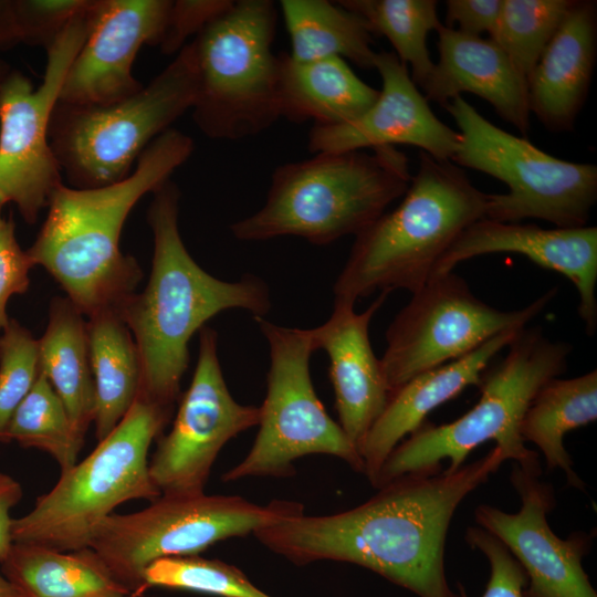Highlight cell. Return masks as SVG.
Instances as JSON below:
<instances>
[{
	"mask_svg": "<svg viewBox=\"0 0 597 597\" xmlns=\"http://www.w3.org/2000/svg\"><path fill=\"white\" fill-rule=\"evenodd\" d=\"M505 460L495 446L452 473L405 474L350 510L305 515L301 507L254 535L265 547L296 565L352 563L418 597H459L451 590L444 569L452 516Z\"/></svg>",
	"mask_w": 597,
	"mask_h": 597,
	"instance_id": "obj_1",
	"label": "cell"
},
{
	"mask_svg": "<svg viewBox=\"0 0 597 597\" xmlns=\"http://www.w3.org/2000/svg\"><path fill=\"white\" fill-rule=\"evenodd\" d=\"M180 192L169 179L153 192L147 221L153 232L151 272L145 290L117 307L140 359L137 397L174 409L188 368V343L219 313L241 308L263 317L271 308L266 283L245 274L228 282L205 271L188 252L178 227Z\"/></svg>",
	"mask_w": 597,
	"mask_h": 597,
	"instance_id": "obj_2",
	"label": "cell"
},
{
	"mask_svg": "<svg viewBox=\"0 0 597 597\" xmlns=\"http://www.w3.org/2000/svg\"><path fill=\"white\" fill-rule=\"evenodd\" d=\"M193 148L190 136L171 127L146 147L125 179L90 189L62 184L52 193L46 218L27 252L83 315L116 308L135 293L142 270L121 251L125 220L145 195L170 179Z\"/></svg>",
	"mask_w": 597,
	"mask_h": 597,
	"instance_id": "obj_3",
	"label": "cell"
},
{
	"mask_svg": "<svg viewBox=\"0 0 597 597\" xmlns=\"http://www.w3.org/2000/svg\"><path fill=\"white\" fill-rule=\"evenodd\" d=\"M402 197L355 237L333 286L334 302L354 305L376 291H418L459 235L485 217L488 203V193L458 165L423 151Z\"/></svg>",
	"mask_w": 597,
	"mask_h": 597,
	"instance_id": "obj_4",
	"label": "cell"
},
{
	"mask_svg": "<svg viewBox=\"0 0 597 597\" xmlns=\"http://www.w3.org/2000/svg\"><path fill=\"white\" fill-rule=\"evenodd\" d=\"M411 178L406 154L395 146L317 153L279 166L263 207L230 230L241 241L294 235L326 245L364 231L406 193Z\"/></svg>",
	"mask_w": 597,
	"mask_h": 597,
	"instance_id": "obj_5",
	"label": "cell"
},
{
	"mask_svg": "<svg viewBox=\"0 0 597 597\" xmlns=\"http://www.w3.org/2000/svg\"><path fill=\"white\" fill-rule=\"evenodd\" d=\"M507 347L504 359L482 375L481 396L473 408L449 423H423L399 442L381 465L374 488L409 473L441 471L443 459L450 461L444 472L452 473L489 440L519 465L538 461V454L528 450L521 437V421L541 386L566 370L572 346L533 327L520 331Z\"/></svg>",
	"mask_w": 597,
	"mask_h": 597,
	"instance_id": "obj_6",
	"label": "cell"
},
{
	"mask_svg": "<svg viewBox=\"0 0 597 597\" xmlns=\"http://www.w3.org/2000/svg\"><path fill=\"white\" fill-rule=\"evenodd\" d=\"M172 409L136 397L114 430L81 462L61 471L56 484L24 516L13 519V543L56 551L88 547L97 524L119 504L161 495L149 475V447Z\"/></svg>",
	"mask_w": 597,
	"mask_h": 597,
	"instance_id": "obj_7",
	"label": "cell"
},
{
	"mask_svg": "<svg viewBox=\"0 0 597 597\" xmlns=\"http://www.w3.org/2000/svg\"><path fill=\"white\" fill-rule=\"evenodd\" d=\"M197 90V59L189 42L125 100L104 106L59 101L49 140L69 186L90 189L125 179L146 147L192 108Z\"/></svg>",
	"mask_w": 597,
	"mask_h": 597,
	"instance_id": "obj_8",
	"label": "cell"
},
{
	"mask_svg": "<svg viewBox=\"0 0 597 597\" xmlns=\"http://www.w3.org/2000/svg\"><path fill=\"white\" fill-rule=\"evenodd\" d=\"M276 22L273 1L238 0L191 41L198 70L192 118L207 137L256 136L281 118Z\"/></svg>",
	"mask_w": 597,
	"mask_h": 597,
	"instance_id": "obj_9",
	"label": "cell"
},
{
	"mask_svg": "<svg viewBox=\"0 0 597 597\" xmlns=\"http://www.w3.org/2000/svg\"><path fill=\"white\" fill-rule=\"evenodd\" d=\"M460 145L452 161L504 182L506 193H488L486 219L535 218L555 228L585 227L597 200V167L556 158L493 125L462 96L444 106Z\"/></svg>",
	"mask_w": 597,
	"mask_h": 597,
	"instance_id": "obj_10",
	"label": "cell"
},
{
	"mask_svg": "<svg viewBox=\"0 0 597 597\" xmlns=\"http://www.w3.org/2000/svg\"><path fill=\"white\" fill-rule=\"evenodd\" d=\"M303 507L296 502L259 505L237 495H164L144 510L111 514L92 533L91 547L137 597L155 561L197 555L217 542L245 536Z\"/></svg>",
	"mask_w": 597,
	"mask_h": 597,
	"instance_id": "obj_11",
	"label": "cell"
},
{
	"mask_svg": "<svg viewBox=\"0 0 597 597\" xmlns=\"http://www.w3.org/2000/svg\"><path fill=\"white\" fill-rule=\"evenodd\" d=\"M254 320L269 344L268 390L250 451L222 480L291 476L293 462L307 454L337 457L364 473L357 448L314 390L310 358L315 347L310 329L280 326L263 317Z\"/></svg>",
	"mask_w": 597,
	"mask_h": 597,
	"instance_id": "obj_12",
	"label": "cell"
},
{
	"mask_svg": "<svg viewBox=\"0 0 597 597\" xmlns=\"http://www.w3.org/2000/svg\"><path fill=\"white\" fill-rule=\"evenodd\" d=\"M556 287L523 308L498 310L449 272L412 293L386 332L380 360L389 394L409 379L459 359L506 331L525 328L552 301Z\"/></svg>",
	"mask_w": 597,
	"mask_h": 597,
	"instance_id": "obj_13",
	"label": "cell"
},
{
	"mask_svg": "<svg viewBox=\"0 0 597 597\" xmlns=\"http://www.w3.org/2000/svg\"><path fill=\"white\" fill-rule=\"evenodd\" d=\"M90 3L45 49L46 65L38 87L17 71L0 83V214L6 205L14 203L33 224L63 184L49 128L67 70L86 35Z\"/></svg>",
	"mask_w": 597,
	"mask_h": 597,
	"instance_id": "obj_14",
	"label": "cell"
},
{
	"mask_svg": "<svg viewBox=\"0 0 597 597\" xmlns=\"http://www.w3.org/2000/svg\"><path fill=\"white\" fill-rule=\"evenodd\" d=\"M259 421L260 407L242 405L229 391L218 357V334L203 326L191 383L148 465L153 483L164 495L205 493L224 444Z\"/></svg>",
	"mask_w": 597,
	"mask_h": 597,
	"instance_id": "obj_15",
	"label": "cell"
},
{
	"mask_svg": "<svg viewBox=\"0 0 597 597\" xmlns=\"http://www.w3.org/2000/svg\"><path fill=\"white\" fill-rule=\"evenodd\" d=\"M540 462L513 463L510 480L521 499L516 513L481 504L475 509L478 526L502 542L523 567L527 584L524 597H597L583 559L589 553L593 532H573L558 537L547 522L555 507L552 484L542 481Z\"/></svg>",
	"mask_w": 597,
	"mask_h": 597,
	"instance_id": "obj_16",
	"label": "cell"
},
{
	"mask_svg": "<svg viewBox=\"0 0 597 597\" xmlns=\"http://www.w3.org/2000/svg\"><path fill=\"white\" fill-rule=\"evenodd\" d=\"M170 0H91L85 39L65 75L60 102L109 105L144 86L133 64L145 44L159 45Z\"/></svg>",
	"mask_w": 597,
	"mask_h": 597,
	"instance_id": "obj_17",
	"label": "cell"
},
{
	"mask_svg": "<svg viewBox=\"0 0 597 597\" xmlns=\"http://www.w3.org/2000/svg\"><path fill=\"white\" fill-rule=\"evenodd\" d=\"M374 69L380 75L381 90L373 105L352 122L313 125L307 149L313 154L342 153L404 144L452 161L460 134L433 114L408 66L394 52L383 51L377 52Z\"/></svg>",
	"mask_w": 597,
	"mask_h": 597,
	"instance_id": "obj_18",
	"label": "cell"
},
{
	"mask_svg": "<svg viewBox=\"0 0 597 597\" xmlns=\"http://www.w3.org/2000/svg\"><path fill=\"white\" fill-rule=\"evenodd\" d=\"M490 253H516L566 276L579 294L578 313L585 332L597 329V228H552L480 219L467 228L438 262L431 277Z\"/></svg>",
	"mask_w": 597,
	"mask_h": 597,
	"instance_id": "obj_19",
	"label": "cell"
},
{
	"mask_svg": "<svg viewBox=\"0 0 597 597\" xmlns=\"http://www.w3.org/2000/svg\"><path fill=\"white\" fill-rule=\"evenodd\" d=\"M388 294L381 292L362 313L353 304L334 302L329 318L310 329L315 350L324 349L329 358L338 423L358 452L389 398L369 339L370 321Z\"/></svg>",
	"mask_w": 597,
	"mask_h": 597,
	"instance_id": "obj_20",
	"label": "cell"
},
{
	"mask_svg": "<svg viewBox=\"0 0 597 597\" xmlns=\"http://www.w3.org/2000/svg\"><path fill=\"white\" fill-rule=\"evenodd\" d=\"M439 60L422 85L425 97L441 106L469 92L489 102L509 124L530 128L527 83L490 39L447 28L437 30Z\"/></svg>",
	"mask_w": 597,
	"mask_h": 597,
	"instance_id": "obj_21",
	"label": "cell"
},
{
	"mask_svg": "<svg viewBox=\"0 0 597 597\" xmlns=\"http://www.w3.org/2000/svg\"><path fill=\"white\" fill-rule=\"evenodd\" d=\"M522 329L500 333L465 356L425 371L389 394L383 412L359 449L364 474L371 485L402 438L418 430L434 408L457 397L470 385L480 386L489 363Z\"/></svg>",
	"mask_w": 597,
	"mask_h": 597,
	"instance_id": "obj_22",
	"label": "cell"
},
{
	"mask_svg": "<svg viewBox=\"0 0 597 597\" xmlns=\"http://www.w3.org/2000/svg\"><path fill=\"white\" fill-rule=\"evenodd\" d=\"M596 51V2L576 0L527 77L530 113L546 129H573L588 94Z\"/></svg>",
	"mask_w": 597,
	"mask_h": 597,
	"instance_id": "obj_23",
	"label": "cell"
},
{
	"mask_svg": "<svg viewBox=\"0 0 597 597\" xmlns=\"http://www.w3.org/2000/svg\"><path fill=\"white\" fill-rule=\"evenodd\" d=\"M280 116L315 126L352 122L377 100L379 91L362 81L339 57L297 62L280 55Z\"/></svg>",
	"mask_w": 597,
	"mask_h": 597,
	"instance_id": "obj_24",
	"label": "cell"
},
{
	"mask_svg": "<svg viewBox=\"0 0 597 597\" xmlns=\"http://www.w3.org/2000/svg\"><path fill=\"white\" fill-rule=\"evenodd\" d=\"M1 574L22 597H137L91 547L62 552L13 543Z\"/></svg>",
	"mask_w": 597,
	"mask_h": 597,
	"instance_id": "obj_25",
	"label": "cell"
},
{
	"mask_svg": "<svg viewBox=\"0 0 597 597\" xmlns=\"http://www.w3.org/2000/svg\"><path fill=\"white\" fill-rule=\"evenodd\" d=\"M39 342L40 371L63 401L76 430L85 433L95 419V386L83 313L66 297L52 298Z\"/></svg>",
	"mask_w": 597,
	"mask_h": 597,
	"instance_id": "obj_26",
	"label": "cell"
},
{
	"mask_svg": "<svg viewBox=\"0 0 597 597\" xmlns=\"http://www.w3.org/2000/svg\"><path fill=\"white\" fill-rule=\"evenodd\" d=\"M95 386V434L108 436L134 404L140 385V359L133 334L115 307L103 308L86 322Z\"/></svg>",
	"mask_w": 597,
	"mask_h": 597,
	"instance_id": "obj_27",
	"label": "cell"
},
{
	"mask_svg": "<svg viewBox=\"0 0 597 597\" xmlns=\"http://www.w3.org/2000/svg\"><path fill=\"white\" fill-rule=\"evenodd\" d=\"M597 419V370L544 383L532 398L520 426L523 440L543 453L547 469H561L567 484L585 490L584 481L573 469L564 447V436Z\"/></svg>",
	"mask_w": 597,
	"mask_h": 597,
	"instance_id": "obj_28",
	"label": "cell"
},
{
	"mask_svg": "<svg viewBox=\"0 0 597 597\" xmlns=\"http://www.w3.org/2000/svg\"><path fill=\"white\" fill-rule=\"evenodd\" d=\"M282 15L291 41L289 56L297 62L331 57L374 69L377 54L362 18L327 0H282Z\"/></svg>",
	"mask_w": 597,
	"mask_h": 597,
	"instance_id": "obj_29",
	"label": "cell"
},
{
	"mask_svg": "<svg viewBox=\"0 0 597 597\" xmlns=\"http://www.w3.org/2000/svg\"><path fill=\"white\" fill-rule=\"evenodd\" d=\"M343 8L363 19L369 32L384 35L395 54L411 66V78L420 88L430 76L431 61L427 35L442 24L434 0H342Z\"/></svg>",
	"mask_w": 597,
	"mask_h": 597,
	"instance_id": "obj_30",
	"label": "cell"
},
{
	"mask_svg": "<svg viewBox=\"0 0 597 597\" xmlns=\"http://www.w3.org/2000/svg\"><path fill=\"white\" fill-rule=\"evenodd\" d=\"M84 439L49 379L40 371L12 415L7 442L15 441L23 448L44 451L59 463L61 471H65L77 462Z\"/></svg>",
	"mask_w": 597,
	"mask_h": 597,
	"instance_id": "obj_31",
	"label": "cell"
},
{
	"mask_svg": "<svg viewBox=\"0 0 597 597\" xmlns=\"http://www.w3.org/2000/svg\"><path fill=\"white\" fill-rule=\"evenodd\" d=\"M576 0H503L489 38L525 78L561 27Z\"/></svg>",
	"mask_w": 597,
	"mask_h": 597,
	"instance_id": "obj_32",
	"label": "cell"
},
{
	"mask_svg": "<svg viewBox=\"0 0 597 597\" xmlns=\"http://www.w3.org/2000/svg\"><path fill=\"white\" fill-rule=\"evenodd\" d=\"M143 578L146 588L157 586L219 597H272L238 567L199 554L159 558L145 569Z\"/></svg>",
	"mask_w": 597,
	"mask_h": 597,
	"instance_id": "obj_33",
	"label": "cell"
},
{
	"mask_svg": "<svg viewBox=\"0 0 597 597\" xmlns=\"http://www.w3.org/2000/svg\"><path fill=\"white\" fill-rule=\"evenodd\" d=\"M90 0L0 1V49L17 43L44 49Z\"/></svg>",
	"mask_w": 597,
	"mask_h": 597,
	"instance_id": "obj_34",
	"label": "cell"
},
{
	"mask_svg": "<svg viewBox=\"0 0 597 597\" xmlns=\"http://www.w3.org/2000/svg\"><path fill=\"white\" fill-rule=\"evenodd\" d=\"M40 374L39 342L18 321L10 318L0 336V442L18 406Z\"/></svg>",
	"mask_w": 597,
	"mask_h": 597,
	"instance_id": "obj_35",
	"label": "cell"
},
{
	"mask_svg": "<svg viewBox=\"0 0 597 597\" xmlns=\"http://www.w3.org/2000/svg\"><path fill=\"white\" fill-rule=\"evenodd\" d=\"M465 541L472 548L479 549L490 564V578L481 597H524L526 574L500 540L480 526H471L465 532ZM458 588L459 597H469L460 583Z\"/></svg>",
	"mask_w": 597,
	"mask_h": 597,
	"instance_id": "obj_36",
	"label": "cell"
},
{
	"mask_svg": "<svg viewBox=\"0 0 597 597\" xmlns=\"http://www.w3.org/2000/svg\"><path fill=\"white\" fill-rule=\"evenodd\" d=\"M232 0L172 1L167 25L158 45L165 54L178 53L191 35L195 38L232 6Z\"/></svg>",
	"mask_w": 597,
	"mask_h": 597,
	"instance_id": "obj_37",
	"label": "cell"
},
{
	"mask_svg": "<svg viewBox=\"0 0 597 597\" xmlns=\"http://www.w3.org/2000/svg\"><path fill=\"white\" fill-rule=\"evenodd\" d=\"M34 266L27 251H23L15 238V224L12 217L0 214V329L10 318L7 303L13 294L24 293L30 284L29 272Z\"/></svg>",
	"mask_w": 597,
	"mask_h": 597,
	"instance_id": "obj_38",
	"label": "cell"
},
{
	"mask_svg": "<svg viewBox=\"0 0 597 597\" xmlns=\"http://www.w3.org/2000/svg\"><path fill=\"white\" fill-rule=\"evenodd\" d=\"M503 0H448L446 1V24L453 28L459 25L458 31L480 36L488 32L490 36L494 32Z\"/></svg>",
	"mask_w": 597,
	"mask_h": 597,
	"instance_id": "obj_39",
	"label": "cell"
},
{
	"mask_svg": "<svg viewBox=\"0 0 597 597\" xmlns=\"http://www.w3.org/2000/svg\"><path fill=\"white\" fill-rule=\"evenodd\" d=\"M23 496L21 484L9 474L0 472V564L7 557L12 544V522L10 510Z\"/></svg>",
	"mask_w": 597,
	"mask_h": 597,
	"instance_id": "obj_40",
	"label": "cell"
},
{
	"mask_svg": "<svg viewBox=\"0 0 597 597\" xmlns=\"http://www.w3.org/2000/svg\"><path fill=\"white\" fill-rule=\"evenodd\" d=\"M0 597H22L21 593L0 572Z\"/></svg>",
	"mask_w": 597,
	"mask_h": 597,
	"instance_id": "obj_41",
	"label": "cell"
},
{
	"mask_svg": "<svg viewBox=\"0 0 597 597\" xmlns=\"http://www.w3.org/2000/svg\"><path fill=\"white\" fill-rule=\"evenodd\" d=\"M3 76H4V75H1V73H0V83H1V81H2V78H3Z\"/></svg>",
	"mask_w": 597,
	"mask_h": 597,
	"instance_id": "obj_42",
	"label": "cell"
}]
</instances>
